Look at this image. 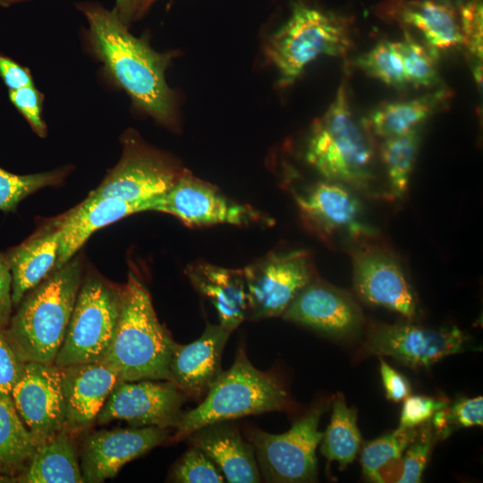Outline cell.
Listing matches in <instances>:
<instances>
[{
	"mask_svg": "<svg viewBox=\"0 0 483 483\" xmlns=\"http://www.w3.org/2000/svg\"><path fill=\"white\" fill-rule=\"evenodd\" d=\"M85 13L96 52L115 80L154 118L174 122V97L165 79L171 55L157 53L132 36L115 11L89 7Z\"/></svg>",
	"mask_w": 483,
	"mask_h": 483,
	"instance_id": "6da1fadb",
	"label": "cell"
},
{
	"mask_svg": "<svg viewBox=\"0 0 483 483\" xmlns=\"http://www.w3.org/2000/svg\"><path fill=\"white\" fill-rule=\"evenodd\" d=\"M81 285V265L72 258L30 290L4 333L25 362L55 365Z\"/></svg>",
	"mask_w": 483,
	"mask_h": 483,
	"instance_id": "7a4b0ae2",
	"label": "cell"
},
{
	"mask_svg": "<svg viewBox=\"0 0 483 483\" xmlns=\"http://www.w3.org/2000/svg\"><path fill=\"white\" fill-rule=\"evenodd\" d=\"M174 343L159 322L148 290L130 273L123 286L114 338L99 362L110 368L121 381H170L169 363Z\"/></svg>",
	"mask_w": 483,
	"mask_h": 483,
	"instance_id": "3957f363",
	"label": "cell"
},
{
	"mask_svg": "<svg viewBox=\"0 0 483 483\" xmlns=\"http://www.w3.org/2000/svg\"><path fill=\"white\" fill-rule=\"evenodd\" d=\"M304 157L324 180L355 191H369L375 181L374 146L369 132L353 115L345 80L327 110L313 123Z\"/></svg>",
	"mask_w": 483,
	"mask_h": 483,
	"instance_id": "277c9868",
	"label": "cell"
},
{
	"mask_svg": "<svg viewBox=\"0 0 483 483\" xmlns=\"http://www.w3.org/2000/svg\"><path fill=\"white\" fill-rule=\"evenodd\" d=\"M292 408L288 393L280 380L271 373L256 369L241 347L233 366L222 372L204 400L196 408L182 412L170 442L187 438L208 424Z\"/></svg>",
	"mask_w": 483,
	"mask_h": 483,
	"instance_id": "5b68a950",
	"label": "cell"
},
{
	"mask_svg": "<svg viewBox=\"0 0 483 483\" xmlns=\"http://www.w3.org/2000/svg\"><path fill=\"white\" fill-rule=\"evenodd\" d=\"M352 46L351 23L346 17L295 0L287 21L268 38L265 55L277 71L278 86L286 88L318 57L345 56Z\"/></svg>",
	"mask_w": 483,
	"mask_h": 483,
	"instance_id": "8992f818",
	"label": "cell"
},
{
	"mask_svg": "<svg viewBox=\"0 0 483 483\" xmlns=\"http://www.w3.org/2000/svg\"><path fill=\"white\" fill-rule=\"evenodd\" d=\"M123 286L100 277L88 278L78 292L55 365L99 362L114 338L122 307Z\"/></svg>",
	"mask_w": 483,
	"mask_h": 483,
	"instance_id": "52a82bcc",
	"label": "cell"
},
{
	"mask_svg": "<svg viewBox=\"0 0 483 483\" xmlns=\"http://www.w3.org/2000/svg\"><path fill=\"white\" fill-rule=\"evenodd\" d=\"M327 408L325 402L317 404L283 434H269L255 428L247 429V437L256 451L258 468L266 481L317 480L316 449L323 436L318 424Z\"/></svg>",
	"mask_w": 483,
	"mask_h": 483,
	"instance_id": "ba28073f",
	"label": "cell"
},
{
	"mask_svg": "<svg viewBox=\"0 0 483 483\" xmlns=\"http://www.w3.org/2000/svg\"><path fill=\"white\" fill-rule=\"evenodd\" d=\"M249 317L282 316L299 292L315 278L311 257L305 250L271 252L242 268Z\"/></svg>",
	"mask_w": 483,
	"mask_h": 483,
	"instance_id": "9c48e42d",
	"label": "cell"
},
{
	"mask_svg": "<svg viewBox=\"0 0 483 483\" xmlns=\"http://www.w3.org/2000/svg\"><path fill=\"white\" fill-rule=\"evenodd\" d=\"M352 188L323 180L295 195L305 226L325 242L339 238L350 244L376 237L365 220L363 205Z\"/></svg>",
	"mask_w": 483,
	"mask_h": 483,
	"instance_id": "30bf717a",
	"label": "cell"
},
{
	"mask_svg": "<svg viewBox=\"0 0 483 483\" xmlns=\"http://www.w3.org/2000/svg\"><path fill=\"white\" fill-rule=\"evenodd\" d=\"M365 239L347 246L353 288L363 301L395 311L408 319L416 317L418 303L399 259L384 246Z\"/></svg>",
	"mask_w": 483,
	"mask_h": 483,
	"instance_id": "8fae6325",
	"label": "cell"
},
{
	"mask_svg": "<svg viewBox=\"0 0 483 483\" xmlns=\"http://www.w3.org/2000/svg\"><path fill=\"white\" fill-rule=\"evenodd\" d=\"M149 211L174 216L189 227L271 223L261 212L228 199L214 186L187 171L182 172L168 191L150 201Z\"/></svg>",
	"mask_w": 483,
	"mask_h": 483,
	"instance_id": "7c38bea8",
	"label": "cell"
},
{
	"mask_svg": "<svg viewBox=\"0 0 483 483\" xmlns=\"http://www.w3.org/2000/svg\"><path fill=\"white\" fill-rule=\"evenodd\" d=\"M467 339L456 326L435 329L411 323L375 324L369 328L365 350L408 367L428 368L462 352Z\"/></svg>",
	"mask_w": 483,
	"mask_h": 483,
	"instance_id": "4fadbf2b",
	"label": "cell"
},
{
	"mask_svg": "<svg viewBox=\"0 0 483 483\" xmlns=\"http://www.w3.org/2000/svg\"><path fill=\"white\" fill-rule=\"evenodd\" d=\"M187 395L172 381H120L113 389L97 421L126 420L135 427L174 428Z\"/></svg>",
	"mask_w": 483,
	"mask_h": 483,
	"instance_id": "5bb4252c",
	"label": "cell"
},
{
	"mask_svg": "<svg viewBox=\"0 0 483 483\" xmlns=\"http://www.w3.org/2000/svg\"><path fill=\"white\" fill-rule=\"evenodd\" d=\"M182 171L161 155L131 140L124 144L117 165L89 195L148 202L168 191Z\"/></svg>",
	"mask_w": 483,
	"mask_h": 483,
	"instance_id": "9a60e30c",
	"label": "cell"
},
{
	"mask_svg": "<svg viewBox=\"0 0 483 483\" xmlns=\"http://www.w3.org/2000/svg\"><path fill=\"white\" fill-rule=\"evenodd\" d=\"M12 400L37 445L65 426V400L61 369L55 365L26 362L14 386Z\"/></svg>",
	"mask_w": 483,
	"mask_h": 483,
	"instance_id": "2e32d148",
	"label": "cell"
},
{
	"mask_svg": "<svg viewBox=\"0 0 483 483\" xmlns=\"http://www.w3.org/2000/svg\"><path fill=\"white\" fill-rule=\"evenodd\" d=\"M167 428L141 427L95 432L85 440L81 453L84 482L99 483L114 477L127 462L163 443Z\"/></svg>",
	"mask_w": 483,
	"mask_h": 483,
	"instance_id": "e0dca14e",
	"label": "cell"
},
{
	"mask_svg": "<svg viewBox=\"0 0 483 483\" xmlns=\"http://www.w3.org/2000/svg\"><path fill=\"white\" fill-rule=\"evenodd\" d=\"M284 319L343 336L360 328L362 313L347 292L314 278L283 313Z\"/></svg>",
	"mask_w": 483,
	"mask_h": 483,
	"instance_id": "ac0fdd59",
	"label": "cell"
},
{
	"mask_svg": "<svg viewBox=\"0 0 483 483\" xmlns=\"http://www.w3.org/2000/svg\"><path fill=\"white\" fill-rule=\"evenodd\" d=\"M230 332L208 323L199 339L174 343L169 363L170 381L188 397L199 400L222 374L221 358Z\"/></svg>",
	"mask_w": 483,
	"mask_h": 483,
	"instance_id": "d6986e66",
	"label": "cell"
},
{
	"mask_svg": "<svg viewBox=\"0 0 483 483\" xmlns=\"http://www.w3.org/2000/svg\"><path fill=\"white\" fill-rule=\"evenodd\" d=\"M375 13L405 30L419 32L426 47L436 54L463 46L458 13L434 0H382Z\"/></svg>",
	"mask_w": 483,
	"mask_h": 483,
	"instance_id": "ffe728a7",
	"label": "cell"
},
{
	"mask_svg": "<svg viewBox=\"0 0 483 483\" xmlns=\"http://www.w3.org/2000/svg\"><path fill=\"white\" fill-rule=\"evenodd\" d=\"M65 400V429L80 430L92 424L114 386L118 376L101 362L60 368Z\"/></svg>",
	"mask_w": 483,
	"mask_h": 483,
	"instance_id": "44dd1931",
	"label": "cell"
},
{
	"mask_svg": "<svg viewBox=\"0 0 483 483\" xmlns=\"http://www.w3.org/2000/svg\"><path fill=\"white\" fill-rule=\"evenodd\" d=\"M150 201L129 202L89 194L80 204L60 217V242L55 270L71 260L97 230L129 215L149 211Z\"/></svg>",
	"mask_w": 483,
	"mask_h": 483,
	"instance_id": "7402d4cb",
	"label": "cell"
},
{
	"mask_svg": "<svg viewBox=\"0 0 483 483\" xmlns=\"http://www.w3.org/2000/svg\"><path fill=\"white\" fill-rule=\"evenodd\" d=\"M191 446L204 452L230 483H255L261 479L255 450L233 425L226 421L208 424L187 436Z\"/></svg>",
	"mask_w": 483,
	"mask_h": 483,
	"instance_id": "603a6c76",
	"label": "cell"
},
{
	"mask_svg": "<svg viewBox=\"0 0 483 483\" xmlns=\"http://www.w3.org/2000/svg\"><path fill=\"white\" fill-rule=\"evenodd\" d=\"M60 217L48 223L4 255L12 275V298L17 307L24 295L55 267L59 242Z\"/></svg>",
	"mask_w": 483,
	"mask_h": 483,
	"instance_id": "cb8c5ba5",
	"label": "cell"
},
{
	"mask_svg": "<svg viewBox=\"0 0 483 483\" xmlns=\"http://www.w3.org/2000/svg\"><path fill=\"white\" fill-rule=\"evenodd\" d=\"M194 287L215 306L220 326L232 333L249 317V300L242 269H229L207 263L186 270Z\"/></svg>",
	"mask_w": 483,
	"mask_h": 483,
	"instance_id": "d4e9b609",
	"label": "cell"
},
{
	"mask_svg": "<svg viewBox=\"0 0 483 483\" xmlns=\"http://www.w3.org/2000/svg\"><path fill=\"white\" fill-rule=\"evenodd\" d=\"M451 96L440 89L419 97L381 104L365 119L369 134L383 140L417 131Z\"/></svg>",
	"mask_w": 483,
	"mask_h": 483,
	"instance_id": "484cf974",
	"label": "cell"
},
{
	"mask_svg": "<svg viewBox=\"0 0 483 483\" xmlns=\"http://www.w3.org/2000/svg\"><path fill=\"white\" fill-rule=\"evenodd\" d=\"M22 483H81V469L65 428L41 442L25 470L13 479Z\"/></svg>",
	"mask_w": 483,
	"mask_h": 483,
	"instance_id": "4316f807",
	"label": "cell"
},
{
	"mask_svg": "<svg viewBox=\"0 0 483 483\" xmlns=\"http://www.w3.org/2000/svg\"><path fill=\"white\" fill-rule=\"evenodd\" d=\"M37 445L13 400L0 397V479H13L21 474Z\"/></svg>",
	"mask_w": 483,
	"mask_h": 483,
	"instance_id": "83f0119b",
	"label": "cell"
},
{
	"mask_svg": "<svg viewBox=\"0 0 483 483\" xmlns=\"http://www.w3.org/2000/svg\"><path fill=\"white\" fill-rule=\"evenodd\" d=\"M321 440V453L329 462H338L341 470L355 460L361 444L357 412L347 406L342 394L334 400L330 423Z\"/></svg>",
	"mask_w": 483,
	"mask_h": 483,
	"instance_id": "f1b7e54d",
	"label": "cell"
},
{
	"mask_svg": "<svg viewBox=\"0 0 483 483\" xmlns=\"http://www.w3.org/2000/svg\"><path fill=\"white\" fill-rule=\"evenodd\" d=\"M419 143L417 131L383 140L379 155L386 172L389 197L401 199L407 193Z\"/></svg>",
	"mask_w": 483,
	"mask_h": 483,
	"instance_id": "f546056e",
	"label": "cell"
},
{
	"mask_svg": "<svg viewBox=\"0 0 483 483\" xmlns=\"http://www.w3.org/2000/svg\"><path fill=\"white\" fill-rule=\"evenodd\" d=\"M418 433L415 428H397L390 434L366 443L360 455L365 478L371 482H385L380 469L389 462L400 459L402 453L417 438Z\"/></svg>",
	"mask_w": 483,
	"mask_h": 483,
	"instance_id": "4dcf8cb0",
	"label": "cell"
},
{
	"mask_svg": "<svg viewBox=\"0 0 483 483\" xmlns=\"http://www.w3.org/2000/svg\"><path fill=\"white\" fill-rule=\"evenodd\" d=\"M403 39L394 42L401 56L408 84L416 88L432 87L438 81L436 54L403 30Z\"/></svg>",
	"mask_w": 483,
	"mask_h": 483,
	"instance_id": "1f68e13d",
	"label": "cell"
},
{
	"mask_svg": "<svg viewBox=\"0 0 483 483\" xmlns=\"http://www.w3.org/2000/svg\"><path fill=\"white\" fill-rule=\"evenodd\" d=\"M356 64L367 75L389 87L402 89L408 85L394 42L379 41L369 51L360 55Z\"/></svg>",
	"mask_w": 483,
	"mask_h": 483,
	"instance_id": "d6a6232c",
	"label": "cell"
},
{
	"mask_svg": "<svg viewBox=\"0 0 483 483\" xmlns=\"http://www.w3.org/2000/svg\"><path fill=\"white\" fill-rule=\"evenodd\" d=\"M60 171L18 175L0 167V210L15 212L19 203L44 187L59 183Z\"/></svg>",
	"mask_w": 483,
	"mask_h": 483,
	"instance_id": "836d02e7",
	"label": "cell"
},
{
	"mask_svg": "<svg viewBox=\"0 0 483 483\" xmlns=\"http://www.w3.org/2000/svg\"><path fill=\"white\" fill-rule=\"evenodd\" d=\"M172 479L182 483H219L225 477L216 463L200 449L191 446L177 462Z\"/></svg>",
	"mask_w": 483,
	"mask_h": 483,
	"instance_id": "e575fe53",
	"label": "cell"
},
{
	"mask_svg": "<svg viewBox=\"0 0 483 483\" xmlns=\"http://www.w3.org/2000/svg\"><path fill=\"white\" fill-rule=\"evenodd\" d=\"M419 436V433H418ZM431 431L426 428L421 431L418 440H414L405 452L402 460V476L396 480L399 483H419L428 463L432 446Z\"/></svg>",
	"mask_w": 483,
	"mask_h": 483,
	"instance_id": "d590c367",
	"label": "cell"
},
{
	"mask_svg": "<svg viewBox=\"0 0 483 483\" xmlns=\"http://www.w3.org/2000/svg\"><path fill=\"white\" fill-rule=\"evenodd\" d=\"M448 400L424 395L408 396L404 399L399 428H413L427 422L439 410L448 406Z\"/></svg>",
	"mask_w": 483,
	"mask_h": 483,
	"instance_id": "8d00e7d4",
	"label": "cell"
},
{
	"mask_svg": "<svg viewBox=\"0 0 483 483\" xmlns=\"http://www.w3.org/2000/svg\"><path fill=\"white\" fill-rule=\"evenodd\" d=\"M463 46L482 61V0H474L458 11Z\"/></svg>",
	"mask_w": 483,
	"mask_h": 483,
	"instance_id": "74e56055",
	"label": "cell"
},
{
	"mask_svg": "<svg viewBox=\"0 0 483 483\" xmlns=\"http://www.w3.org/2000/svg\"><path fill=\"white\" fill-rule=\"evenodd\" d=\"M25 364L12 347L4 330H0V397L12 399L13 389L23 374Z\"/></svg>",
	"mask_w": 483,
	"mask_h": 483,
	"instance_id": "f35d334b",
	"label": "cell"
},
{
	"mask_svg": "<svg viewBox=\"0 0 483 483\" xmlns=\"http://www.w3.org/2000/svg\"><path fill=\"white\" fill-rule=\"evenodd\" d=\"M10 99L40 135L46 134V126L41 118L39 93L33 86L10 91Z\"/></svg>",
	"mask_w": 483,
	"mask_h": 483,
	"instance_id": "ab89813d",
	"label": "cell"
},
{
	"mask_svg": "<svg viewBox=\"0 0 483 483\" xmlns=\"http://www.w3.org/2000/svg\"><path fill=\"white\" fill-rule=\"evenodd\" d=\"M449 424L470 428L483 425V397L463 398L447 407Z\"/></svg>",
	"mask_w": 483,
	"mask_h": 483,
	"instance_id": "60d3db41",
	"label": "cell"
},
{
	"mask_svg": "<svg viewBox=\"0 0 483 483\" xmlns=\"http://www.w3.org/2000/svg\"><path fill=\"white\" fill-rule=\"evenodd\" d=\"M380 359V373L386 395L388 400L399 402L411 394V386L406 377Z\"/></svg>",
	"mask_w": 483,
	"mask_h": 483,
	"instance_id": "b9f144b4",
	"label": "cell"
},
{
	"mask_svg": "<svg viewBox=\"0 0 483 483\" xmlns=\"http://www.w3.org/2000/svg\"><path fill=\"white\" fill-rule=\"evenodd\" d=\"M13 306L12 275L5 255L0 253V330L8 326Z\"/></svg>",
	"mask_w": 483,
	"mask_h": 483,
	"instance_id": "7bdbcfd3",
	"label": "cell"
},
{
	"mask_svg": "<svg viewBox=\"0 0 483 483\" xmlns=\"http://www.w3.org/2000/svg\"><path fill=\"white\" fill-rule=\"evenodd\" d=\"M0 74L11 90L33 86L29 72L3 55H0Z\"/></svg>",
	"mask_w": 483,
	"mask_h": 483,
	"instance_id": "ee69618b",
	"label": "cell"
},
{
	"mask_svg": "<svg viewBox=\"0 0 483 483\" xmlns=\"http://www.w3.org/2000/svg\"><path fill=\"white\" fill-rule=\"evenodd\" d=\"M140 0H116V9L114 10L120 18L125 22L139 8Z\"/></svg>",
	"mask_w": 483,
	"mask_h": 483,
	"instance_id": "f6af8a7d",
	"label": "cell"
},
{
	"mask_svg": "<svg viewBox=\"0 0 483 483\" xmlns=\"http://www.w3.org/2000/svg\"><path fill=\"white\" fill-rule=\"evenodd\" d=\"M437 3L443 4L445 5H447L453 10H455L457 13L458 11L468 4L469 3L474 1V0H434Z\"/></svg>",
	"mask_w": 483,
	"mask_h": 483,
	"instance_id": "bcb514c9",
	"label": "cell"
},
{
	"mask_svg": "<svg viewBox=\"0 0 483 483\" xmlns=\"http://www.w3.org/2000/svg\"><path fill=\"white\" fill-rule=\"evenodd\" d=\"M482 61H479L474 66H473V76L475 79V81L478 85V88L481 89V84H482Z\"/></svg>",
	"mask_w": 483,
	"mask_h": 483,
	"instance_id": "7dc6e473",
	"label": "cell"
},
{
	"mask_svg": "<svg viewBox=\"0 0 483 483\" xmlns=\"http://www.w3.org/2000/svg\"><path fill=\"white\" fill-rule=\"evenodd\" d=\"M155 0H140L138 13H140L141 12H144Z\"/></svg>",
	"mask_w": 483,
	"mask_h": 483,
	"instance_id": "c3c4849f",
	"label": "cell"
}]
</instances>
